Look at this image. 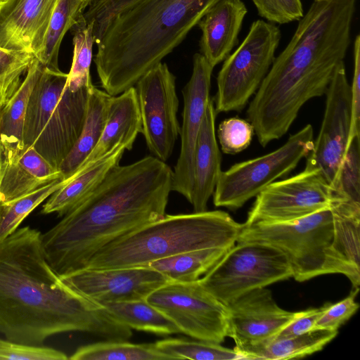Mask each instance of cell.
<instances>
[{
    "mask_svg": "<svg viewBox=\"0 0 360 360\" xmlns=\"http://www.w3.org/2000/svg\"><path fill=\"white\" fill-rule=\"evenodd\" d=\"M66 181L62 178L57 179L30 193L9 201L0 202V242L13 233L32 211Z\"/></svg>",
    "mask_w": 360,
    "mask_h": 360,
    "instance_id": "obj_33",
    "label": "cell"
},
{
    "mask_svg": "<svg viewBox=\"0 0 360 360\" xmlns=\"http://www.w3.org/2000/svg\"><path fill=\"white\" fill-rule=\"evenodd\" d=\"M254 128L250 122L238 117L223 120L217 129L223 153L235 155L246 149L251 143Z\"/></svg>",
    "mask_w": 360,
    "mask_h": 360,
    "instance_id": "obj_38",
    "label": "cell"
},
{
    "mask_svg": "<svg viewBox=\"0 0 360 360\" xmlns=\"http://www.w3.org/2000/svg\"><path fill=\"white\" fill-rule=\"evenodd\" d=\"M86 4H87V6H89V5L94 1V0H84Z\"/></svg>",
    "mask_w": 360,
    "mask_h": 360,
    "instance_id": "obj_47",
    "label": "cell"
},
{
    "mask_svg": "<svg viewBox=\"0 0 360 360\" xmlns=\"http://www.w3.org/2000/svg\"><path fill=\"white\" fill-rule=\"evenodd\" d=\"M226 306L227 337L234 340V349L240 355L275 338L299 314L281 308L265 287L248 292Z\"/></svg>",
    "mask_w": 360,
    "mask_h": 360,
    "instance_id": "obj_15",
    "label": "cell"
},
{
    "mask_svg": "<svg viewBox=\"0 0 360 360\" xmlns=\"http://www.w3.org/2000/svg\"><path fill=\"white\" fill-rule=\"evenodd\" d=\"M213 67L197 53L193 56V70L182 94L183 123L180 129L181 149L173 171L172 191L191 202L194 184V154L197 137L210 99Z\"/></svg>",
    "mask_w": 360,
    "mask_h": 360,
    "instance_id": "obj_16",
    "label": "cell"
},
{
    "mask_svg": "<svg viewBox=\"0 0 360 360\" xmlns=\"http://www.w3.org/2000/svg\"><path fill=\"white\" fill-rule=\"evenodd\" d=\"M244 227L221 210L165 214L98 250L84 269L147 266L184 252L207 248H230Z\"/></svg>",
    "mask_w": 360,
    "mask_h": 360,
    "instance_id": "obj_5",
    "label": "cell"
},
{
    "mask_svg": "<svg viewBox=\"0 0 360 360\" xmlns=\"http://www.w3.org/2000/svg\"><path fill=\"white\" fill-rule=\"evenodd\" d=\"M338 335V330L316 329L287 338H274L242 353L244 359L302 358L321 350Z\"/></svg>",
    "mask_w": 360,
    "mask_h": 360,
    "instance_id": "obj_27",
    "label": "cell"
},
{
    "mask_svg": "<svg viewBox=\"0 0 360 360\" xmlns=\"http://www.w3.org/2000/svg\"><path fill=\"white\" fill-rule=\"evenodd\" d=\"M279 28L263 20L254 21L236 50L224 60L217 77L216 113L240 111L256 93L269 72L278 46Z\"/></svg>",
    "mask_w": 360,
    "mask_h": 360,
    "instance_id": "obj_9",
    "label": "cell"
},
{
    "mask_svg": "<svg viewBox=\"0 0 360 360\" xmlns=\"http://www.w3.org/2000/svg\"><path fill=\"white\" fill-rule=\"evenodd\" d=\"M214 101L210 99L197 137L194 154V184L191 204L195 212L207 210L221 172V157L215 134Z\"/></svg>",
    "mask_w": 360,
    "mask_h": 360,
    "instance_id": "obj_21",
    "label": "cell"
},
{
    "mask_svg": "<svg viewBox=\"0 0 360 360\" xmlns=\"http://www.w3.org/2000/svg\"><path fill=\"white\" fill-rule=\"evenodd\" d=\"M236 243L199 279L224 305L252 290L292 277L288 258L276 248L260 242Z\"/></svg>",
    "mask_w": 360,
    "mask_h": 360,
    "instance_id": "obj_7",
    "label": "cell"
},
{
    "mask_svg": "<svg viewBox=\"0 0 360 360\" xmlns=\"http://www.w3.org/2000/svg\"><path fill=\"white\" fill-rule=\"evenodd\" d=\"M92 85L73 91L68 73L43 66L27 107L23 148L33 146L58 170L82 131Z\"/></svg>",
    "mask_w": 360,
    "mask_h": 360,
    "instance_id": "obj_6",
    "label": "cell"
},
{
    "mask_svg": "<svg viewBox=\"0 0 360 360\" xmlns=\"http://www.w3.org/2000/svg\"><path fill=\"white\" fill-rule=\"evenodd\" d=\"M141 0H94L81 20L93 25V35L98 44L110 21L119 13L129 9Z\"/></svg>",
    "mask_w": 360,
    "mask_h": 360,
    "instance_id": "obj_36",
    "label": "cell"
},
{
    "mask_svg": "<svg viewBox=\"0 0 360 360\" xmlns=\"http://www.w3.org/2000/svg\"><path fill=\"white\" fill-rule=\"evenodd\" d=\"M329 304L330 303H326L319 308L299 311L295 319L282 329L274 338L295 336L312 330L316 321Z\"/></svg>",
    "mask_w": 360,
    "mask_h": 360,
    "instance_id": "obj_43",
    "label": "cell"
},
{
    "mask_svg": "<svg viewBox=\"0 0 360 360\" xmlns=\"http://www.w3.org/2000/svg\"><path fill=\"white\" fill-rule=\"evenodd\" d=\"M65 353L42 345H30L0 338V360H66Z\"/></svg>",
    "mask_w": 360,
    "mask_h": 360,
    "instance_id": "obj_39",
    "label": "cell"
},
{
    "mask_svg": "<svg viewBox=\"0 0 360 360\" xmlns=\"http://www.w3.org/2000/svg\"><path fill=\"white\" fill-rule=\"evenodd\" d=\"M140 109L142 132L153 156L166 162L180 134L176 77L165 63L148 70L134 86Z\"/></svg>",
    "mask_w": 360,
    "mask_h": 360,
    "instance_id": "obj_13",
    "label": "cell"
},
{
    "mask_svg": "<svg viewBox=\"0 0 360 360\" xmlns=\"http://www.w3.org/2000/svg\"><path fill=\"white\" fill-rule=\"evenodd\" d=\"M219 0H141L106 27L94 62L112 96L136 85L178 46Z\"/></svg>",
    "mask_w": 360,
    "mask_h": 360,
    "instance_id": "obj_4",
    "label": "cell"
},
{
    "mask_svg": "<svg viewBox=\"0 0 360 360\" xmlns=\"http://www.w3.org/2000/svg\"><path fill=\"white\" fill-rule=\"evenodd\" d=\"M359 291L352 290L351 294L335 304L330 303L316 321L314 329L338 330L357 311L359 305L355 301Z\"/></svg>",
    "mask_w": 360,
    "mask_h": 360,
    "instance_id": "obj_41",
    "label": "cell"
},
{
    "mask_svg": "<svg viewBox=\"0 0 360 360\" xmlns=\"http://www.w3.org/2000/svg\"><path fill=\"white\" fill-rule=\"evenodd\" d=\"M7 1H8V0H0V5L2 4H4Z\"/></svg>",
    "mask_w": 360,
    "mask_h": 360,
    "instance_id": "obj_48",
    "label": "cell"
},
{
    "mask_svg": "<svg viewBox=\"0 0 360 360\" xmlns=\"http://www.w3.org/2000/svg\"><path fill=\"white\" fill-rule=\"evenodd\" d=\"M63 177L33 146L11 159H3L0 202L19 198Z\"/></svg>",
    "mask_w": 360,
    "mask_h": 360,
    "instance_id": "obj_22",
    "label": "cell"
},
{
    "mask_svg": "<svg viewBox=\"0 0 360 360\" xmlns=\"http://www.w3.org/2000/svg\"><path fill=\"white\" fill-rule=\"evenodd\" d=\"M71 360H172L174 356L162 352L155 343L135 344L127 340H105L85 345L68 358Z\"/></svg>",
    "mask_w": 360,
    "mask_h": 360,
    "instance_id": "obj_32",
    "label": "cell"
},
{
    "mask_svg": "<svg viewBox=\"0 0 360 360\" xmlns=\"http://www.w3.org/2000/svg\"><path fill=\"white\" fill-rule=\"evenodd\" d=\"M356 3L314 1L275 57L247 110L263 147L287 133L308 101L326 94L350 44Z\"/></svg>",
    "mask_w": 360,
    "mask_h": 360,
    "instance_id": "obj_2",
    "label": "cell"
},
{
    "mask_svg": "<svg viewBox=\"0 0 360 360\" xmlns=\"http://www.w3.org/2000/svg\"><path fill=\"white\" fill-rule=\"evenodd\" d=\"M9 98L0 89V110Z\"/></svg>",
    "mask_w": 360,
    "mask_h": 360,
    "instance_id": "obj_44",
    "label": "cell"
},
{
    "mask_svg": "<svg viewBox=\"0 0 360 360\" xmlns=\"http://www.w3.org/2000/svg\"><path fill=\"white\" fill-rule=\"evenodd\" d=\"M173 171L148 155L115 166L96 190L44 234L45 257L59 276L85 268L112 240L165 214Z\"/></svg>",
    "mask_w": 360,
    "mask_h": 360,
    "instance_id": "obj_3",
    "label": "cell"
},
{
    "mask_svg": "<svg viewBox=\"0 0 360 360\" xmlns=\"http://www.w3.org/2000/svg\"><path fill=\"white\" fill-rule=\"evenodd\" d=\"M332 202L330 186L317 169L305 168L264 188L256 196L244 226L292 222L330 207Z\"/></svg>",
    "mask_w": 360,
    "mask_h": 360,
    "instance_id": "obj_12",
    "label": "cell"
},
{
    "mask_svg": "<svg viewBox=\"0 0 360 360\" xmlns=\"http://www.w3.org/2000/svg\"><path fill=\"white\" fill-rule=\"evenodd\" d=\"M314 131L310 124L291 135L276 150L221 171L214 193L216 207L236 210L278 179L288 175L310 153Z\"/></svg>",
    "mask_w": 360,
    "mask_h": 360,
    "instance_id": "obj_10",
    "label": "cell"
},
{
    "mask_svg": "<svg viewBox=\"0 0 360 360\" xmlns=\"http://www.w3.org/2000/svg\"><path fill=\"white\" fill-rule=\"evenodd\" d=\"M43 66L34 57L18 87L0 110L3 159L13 158L23 150L22 134L27 107Z\"/></svg>",
    "mask_w": 360,
    "mask_h": 360,
    "instance_id": "obj_25",
    "label": "cell"
},
{
    "mask_svg": "<svg viewBox=\"0 0 360 360\" xmlns=\"http://www.w3.org/2000/svg\"><path fill=\"white\" fill-rule=\"evenodd\" d=\"M41 233L28 226L0 242V333L21 344L43 345L72 331L127 340L131 329L103 307L66 284L47 262Z\"/></svg>",
    "mask_w": 360,
    "mask_h": 360,
    "instance_id": "obj_1",
    "label": "cell"
},
{
    "mask_svg": "<svg viewBox=\"0 0 360 360\" xmlns=\"http://www.w3.org/2000/svg\"><path fill=\"white\" fill-rule=\"evenodd\" d=\"M100 305L131 329L158 335L181 333L172 320L146 300L105 302Z\"/></svg>",
    "mask_w": 360,
    "mask_h": 360,
    "instance_id": "obj_30",
    "label": "cell"
},
{
    "mask_svg": "<svg viewBox=\"0 0 360 360\" xmlns=\"http://www.w3.org/2000/svg\"><path fill=\"white\" fill-rule=\"evenodd\" d=\"M314 1H318V0H314Z\"/></svg>",
    "mask_w": 360,
    "mask_h": 360,
    "instance_id": "obj_49",
    "label": "cell"
},
{
    "mask_svg": "<svg viewBox=\"0 0 360 360\" xmlns=\"http://www.w3.org/2000/svg\"><path fill=\"white\" fill-rule=\"evenodd\" d=\"M73 35V58L72 66L68 73V85L76 91L92 83L90 67L93 58V25L84 24L81 18L70 29Z\"/></svg>",
    "mask_w": 360,
    "mask_h": 360,
    "instance_id": "obj_34",
    "label": "cell"
},
{
    "mask_svg": "<svg viewBox=\"0 0 360 360\" xmlns=\"http://www.w3.org/2000/svg\"><path fill=\"white\" fill-rule=\"evenodd\" d=\"M34 56L0 47V89L10 98L18 87Z\"/></svg>",
    "mask_w": 360,
    "mask_h": 360,
    "instance_id": "obj_37",
    "label": "cell"
},
{
    "mask_svg": "<svg viewBox=\"0 0 360 360\" xmlns=\"http://www.w3.org/2000/svg\"><path fill=\"white\" fill-rule=\"evenodd\" d=\"M58 0H8L0 5V47L35 58Z\"/></svg>",
    "mask_w": 360,
    "mask_h": 360,
    "instance_id": "obj_18",
    "label": "cell"
},
{
    "mask_svg": "<svg viewBox=\"0 0 360 360\" xmlns=\"http://www.w3.org/2000/svg\"><path fill=\"white\" fill-rule=\"evenodd\" d=\"M88 7L84 0H58L53 12L43 48L36 57L45 67L60 70L58 54L68 31L78 22Z\"/></svg>",
    "mask_w": 360,
    "mask_h": 360,
    "instance_id": "obj_31",
    "label": "cell"
},
{
    "mask_svg": "<svg viewBox=\"0 0 360 360\" xmlns=\"http://www.w3.org/2000/svg\"><path fill=\"white\" fill-rule=\"evenodd\" d=\"M2 166H3V156H1L0 157V184H1V175H2Z\"/></svg>",
    "mask_w": 360,
    "mask_h": 360,
    "instance_id": "obj_45",
    "label": "cell"
},
{
    "mask_svg": "<svg viewBox=\"0 0 360 360\" xmlns=\"http://www.w3.org/2000/svg\"><path fill=\"white\" fill-rule=\"evenodd\" d=\"M125 150L121 144L92 165L76 171L49 198L41 212L44 214L57 213L58 217H63L73 210L96 190L115 166L120 164Z\"/></svg>",
    "mask_w": 360,
    "mask_h": 360,
    "instance_id": "obj_23",
    "label": "cell"
},
{
    "mask_svg": "<svg viewBox=\"0 0 360 360\" xmlns=\"http://www.w3.org/2000/svg\"><path fill=\"white\" fill-rule=\"evenodd\" d=\"M229 249L207 248L184 252L153 261L147 266L162 274L169 281L194 282L207 273Z\"/></svg>",
    "mask_w": 360,
    "mask_h": 360,
    "instance_id": "obj_29",
    "label": "cell"
},
{
    "mask_svg": "<svg viewBox=\"0 0 360 360\" xmlns=\"http://www.w3.org/2000/svg\"><path fill=\"white\" fill-rule=\"evenodd\" d=\"M141 132V116L136 89L133 86L111 97L101 136L76 171L92 165L121 144L126 150H131L136 136Z\"/></svg>",
    "mask_w": 360,
    "mask_h": 360,
    "instance_id": "obj_20",
    "label": "cell"
},
{
    "mask_svg": "<svg viewBox=\"0 0 360 360\" xmlns=\"http://www.w3.org/2000/svg\"><path fill=\"white\" fill-rule=\"evenodd\" d=\"M351 89V128L349 141L360 134V36L357 34L354 43V72Z\"/></svg>",
    "mask_w": 360,
    "mask_h": 360,
    "instance_id": "obj_42",
    "label": "cell"
},
{
    "mask_svg": "<svg viewBox=\"0 0 360 360\" xmlns=\"http://www.w3.org/2000/svg\"><path fill=\"white\" fill-rule=\"evenodd\" d=\"M111 97L94 84L91 87L80 135L58 167L63 179L75 173L98 143L105 124Z\"/></svg>",
    "mask_w": 360,
    "mask_h": 360,
    "instance_id": "obj_26",
    "label": "cell"
},
{
    "mask_svg": "<svg viewBox=\"0 0 360 360\" xmlns=\"http://www.w3.org/2000/svg\"><path fill=\"white\" fill-rule=\"evenodd\" d=\"M325 95L321 129L305 158V168L317 169L330 186L344 159L351 128V89L344 62L336 68Z\"/></svg>",
    "mask_w": 360,
    "mask_h": 360,
    "instance_id": "obj_14",
    "label": "cell"
},
{
    "mask_svg": "<svg viewBox=\"0 0 360 360\" xmlns=\"http://www.w3.org/2000/svg\"><path fill=\"white\" fill-rule=\"evenodd\" d=\"M258 14L271 23L286 24L300 20L303 14L300 0H252Z\"/></svg>",
    "mask_w": 360,
    "mask_h": 360,
    "instance_id": "obj_40",
    "label": "cell"
},
{
    "mask_svg": "<svg viewBox=\"0 0 360 360\" xmlns=\"http://www.w3.org/2000/svg\"><path fill=\"white\" fill-rule=\"evenodd\" d=\"M332 212L360 217V138L349 143L344 159L333 183L330 185Z\"/></svg>",
    "mask_w": 360,
    "mask_h": 360,
    "instance_id": "obj_28",
    "label": "cell"
},
{
    "mask_svg": "<svg viewBox=\"0 0 360 360\" xmlns=\"http://www.w3.org/2000/svg\"><path fill=\"white\" fill-rule=\"evenodd\" d=\"M146 300L186 335L219 344L227 337L226 306L208 292L199 280L191 283L169 281Z\"/></svg>",
    "mask_w": 360,
    "mask_h": 360,
    "instance_id": "obj_11",
    "label": "cell"
},
{
    "mask_svg": "<svg viewBox=\"0 0 360 360\" xmlns=\"http://www.w3.org/2000/svg\"><path fill=\"white\" fill-rule=\"evenodd\" d=\"M1 156H3V148H2L1 143L0 142V157Z\"/></svg>",
    "mask_w": 360,
    "mask_h": 360,
    "instance_id": "obj_46",
    "label": "cell"
},
{
    "mask_svg": "<svg viewBox=\"0 0 360 360\" xmlns=\"http://www.w3.org/2000/svg\"><path fill=\"white\" fill-rule=\"evenodd\" d=\"M247 13L241 0H219L198 23L202 32L200 53L212 67L224 60L238 44V34Z\"/></svg>",
    "mask_w": 360,
    "mask_h": 360,
    "instance_id": "obj_19",
    "label": "cell"
},
{
    "mask_svg": "<svg viewBox=\"0 0 360 360\" xmlns=\"http://www.w3.org/2000/svg\"><path fill=\"white\" fill-rule=\"evenodd\" d=\"M332 213L333 237L326 254L323 274H343L351 281L353 290L359 291L360 217Z\"/></svg>",
    "mask_w": 360,
    "mask_h": 360,
    "instance_id": "obj_24",
    "label": "cell"
},
{
    "mask_svg": "<svg viewBox=\"0 0 360 360\" xmlns=\"http://www.w3.org/2000/svg\"><path fill=\"white\" fill-rule=\"evenodd\" d=\"M333 237V216L330 207H326L292 222L244 226L237 241L276 248L288 258L292 277L302 282L323 275Z\"/></svg>",
    "mask_w": 360,
    "mask_h": 360,
    "instance_id": "obj_8",
    "label": "cell"
},
{
    "mask_svg": "<svg viewBox=\"0 0 360 360\" xmlns=\"http://www.w3.org/2000/svg\"><path fill=\"white\" fill-rule=\"evenodd\" d=\"M60 277L77 292L99 304L146 300L153 291L169 281L148 266L83 269Z\"/></svg>",
    "mask_w": 360,
    "mask_h": 360,
    "instance_id": "obj_17",
    "label": "cell"
},
{
    "mask_svg": "<svg viewBox=\"0 0 360 360\" xmlns=\"http://www.w3.org/2000/svg\"><path fill=\"white\" fill-rule=\"evenodd\" d=\"M158 349L176 359L233 360L243 359L234 348L229 349L219 343L195 339L166 338L155 342Z\"/></svg>",
    "mask_w": 360,
    "mask_h": 360,
    "instance_id": "obj_35",
    "label": "cell"
}]
</instances>
